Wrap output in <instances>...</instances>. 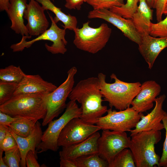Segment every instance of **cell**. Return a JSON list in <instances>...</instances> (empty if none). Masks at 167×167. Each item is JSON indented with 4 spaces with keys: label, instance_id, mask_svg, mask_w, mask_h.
<instances>
[{
    "label": "cell",
    "instance_id": "836d02e7",
    "mask_svg": "<svg viewBox=\"0 0 167 167\" xmlns=\"http://www.w3.org/2000/svg\"><path fill=\"white\" fill-rule=\"evenodd\" d=\"M167 3V0H156L154 6L156 19L158 22L162 20V16Z\"/></svg>",
    "mask_w": 167,
    "mask_h": 167
},
{
    "label": "cell",
    "instance_id": "7a4b0ae2",
    "mask_svg": "<svg viewBox=\"0 0 167 167\" xmlns=\"http://www.w3.org/2000/svg\"><path fill=\"white\" fill-rule=\"evenodd\" d=\"M48 94L25 93L14 95L0 105V111L14 117L36 122L43 119L46 115Z\"/></svg>",
    "mask_w": 167,
    "mask_h": 167
},
{
    "label": "cell",
    "instance_id": "8d00e7d4",
    "mask_svg": "<svg viewBox=\"0 0 167 167\" xmlns=\"http://www.w3.org/2000/svg\"><path fill=\"white\" fill-rule=\"evenodd\" d=\"M18 118L0 111V125L9 126Z\"/></svg>",
    "mask_w": 167,
    "mask_h": 167
},
{
    "label": "cell",
    "instance_id": "484cf974",
    "mask_svg": "<svg viewBox=\"0 0 167 167\" xmlns=\"http://www.w3.org/2000/svg\"><path fill=\"white\" fill-rule=\"evenodd\" d=\"M25 74L19 66L11 65L0 69V80L18 83L22 80Z\"/></svg>",
    "mask_w": 167,
    "mask_h": 167
},
{
    "label": "cell",
    "instance_id": "44dd1931",
    "mask_svg": "<svg viewBox=\"0 0 167 167\" xmlns=\"http://www.w3.org/2000/svg\"><path fill=\"white\" fill-rule=\"evenodd\" d=\"M138 8L131 19L138 33L142 36L149 34L153 10L146 0H139Z\"/></svg>",
    "mask_w": 167,
    "mask_h": 167
},
{
    "label": "cell",
    "instance_id": "4316f807",
    "mask_svg": "<svg viewBox=\"0 0 167 167\" xmlns=\"http://www.w3.org/2000/svg\"><path fill=\"white\" fill-rule=\"evenodd\" d=\"M139 0H126L125 4L120 6L113 7L109 10L112 12L127 19H131L136 11Z\"/></svg>",
    "mask_w": 167,
    "mask_h": 167
},
{
    "label": "cell",
    "instance_id": "7c38bea8",
    "mask_svg": "<svg viewBox=\"0 0 167 167\" xmlns=\"http://www.w3.org/2000/svg\"><path fill=\"white\" fill-rule=\"evenodd\" d=\"M88 17L104 19L116 27L125 36L138 45L141 42L142 36L137 32L131 19L125 18L106 9H93L89 12Z\"/></svg>",
    "mask_w": 167,
    "mask_h": 167
},
{
    "label": "cell",
    "instance_id": "60d3db41",
    "mask_svg": "<svg viewBox=\"0 0 167 167\" xmlns=\"http://www.w3.org/2000/svg\"><path fill=\"white\" fill-rule=\"evenodd\" d=\"M3 151L0 150V167H8L7 165L5 163L2 157V154Z\"/></svg>",
    "mask_w": 167,
    "mask_h": 167
},
{
    "label": "cell",
    "instance_id": "4dcf8cb0",
    "mask_svg": "<svg viewBox=\"0 0 167 167\" xmlns=\"http://www.w3.org/2000/svg\"><path fill=\"white\" fill-rule=\"evenodd\" d=\"M163 19L156 23H151L149 35L157 37H167V14Z\"/></svg>",
    "mask_w": 167,
    "mask_h": 167
},
{
    "label": "cell",
    "instance_id": "d4e9b609",
    "mask_svg": "<svg viewBox=\"0 0 167 167\" xmlns=\"http://www.w3.org/2000/svg\"><path fill=\"white\" fill-rule=\"evenodd\" d=\"M77 167H109V163L98 153L83 156L74 160Z\"/></svg>",
    "mask_w": 167,
    "mask_h": 167
},
{
    "label": "cell",
    "instance_id": "5b68a950",
    "mask_svg": "<svg viewBox=\"0 0 167 167\" xmlns=\"http://www.w3.org/2000/svg\"><path fill=\"white\" fill-rule=\"evenodd\" d=\"M89 23H84L81 28H77L74 31L73 43L79 49L95 54L105 46L110 37L112 29L105 23L94 28L90 26Z\"/></svg>",
    "mask_w": 167,
    "mask_h": 167
},
{
    "label": "cell",
    "instance_id": "f546056e",
    "mask_svg": "<svg viewBox=\"0 0 167 167\" xmlns=\"http://www.w3.org/2000/svg\"><path fill=\"white\" fill-rule=\"evenodd\" d=\"M93 9L110 8L120 6L124 3L123 0H87L86 2Z\"/></svg>",
    "mask_w": 167,
    "mask_h": 167
},
{
    "label": "cell",
    "instance_id": "9c48e42d",
    "mask_svg": "<svg viewBox=\"0 0 167 167\" xmlns=\"http://www.w3.org/2000/svg\"><path fill=\"white\" fill-rule=\"evenodd\" d=\"M107 114L99 118L95 123L101 130L121 132L130 131L134 128L143 114L130 107L117 111L112 108L108 109Z\"/></svg>",
    "mask_w": 167,
    "mask_h": 167
},
{
    "label": "cell",
    "instance_id": "3957f363",
    "mask_svg": "<svg viewBox=\"0 0 167 167\" xmlns=\"http://www.w3.org/2000/svg\"><path fill=\"white\" fill-rule=\"evenodd\" d=\"M100 88L104 98L110 108L123 110L130 107L131 103L139 92L141 84L139 82L128 83L119 79L115 74H112L111 79H114L112 83L106 81V75L102 73L98 74Z\"/></svg>",
    "mask_w": 167,
    "mask_h": 167
},
{
    "label": "cell",
    "instance_id": "7bdbcfd3",
    "mask_svg": "<svg viewBox=\"0 0 167 167\" xmlns=\"http://www.w3.org/2000/svg\"><path fill=\"white\" fill-rule=\"evenodd\" d=\"M163 14L166 15L167 14V6H166L164 11Z\"/></svg>",
    "mask_w": 167,
    "mask_h": 167
},
{
    "label": "cell",
    "instance_id": "74e56055",
    "mask_svg": "<svg viewBox=\"0 0 167 167\" xmlns=\"http://www.w3.org/2000/svg\"><path fill=\"white\" fill-rule=\"evenodd\" d=\"M60 167H77L74 160H70L60 157Z\"/></svg>",
    "mask_w": 167,
    "mask_h": 167
},
{
    "label": "cell",
    "instance_id": "d6a6232c",
    "mask_svg": "<svg viewBox=\"0 0 167 167\" xmlns=\"http://www.w3.org/2000/svg\"><path fill=\"white\" fill-rule=\"evenodd\" d=\"M17 146L16 141L9 130L2 142L0 143V150L5 152L14 148Z\"/></svg>",
    "mask_w": 167,
    "mask_h": 167
},
{
    "label": "cell",
    "instance_id": "7402d4cb",
    "mask_svg": "<svg viewBox=\"0 0 167 167\" xmlns=\"http://www.w3.org/2000/svg\"><path fill=\"white\" fill-rule=\"evenodd\" d=\"M41 5L45 10H49L55 15L54 18L55 22L57 23L59 21L64 24L62 27L64 29L74 31L77 28V20L76 18L69 14H66L63 12L60 8L55 6L51 0H35Z\"/></svg>",
    "mask_w": 167,
    "mask_h": 167
},
{
    "label": "cell",
    "instance_id": "d590c367",
    "mask_svg": "<svg viewBox=\"0 0 167 167\" xmlns=\"http://www.w3.org/2000/svg\"><path fill=\"white\" fill-rule=\"evenodd\" d=\"M87 0H66L65 6L69 10L81 9L82 5Z\"/></svg>",
    "mask_w": 167,
    "mask_h": 167
},
{
    "label": "cell",
    "instance_id": "f35d334b",
    "mask_svg": "<svg viewBox=\"0 0 167 167\" xmlns=\"http://www.w3.org/2000/svg\"><path fill=\"white\" fill-rule=\"evenodd\" d=\"M9 131V126L0 125V143L2 142Z\"/></svg>",
    "mask_w": 167,
    "mask_h": 167
},
{
    "label": "cell",
    "instance_id": "8992f818",
    "mask_svg": "<svg viewBox=\"0 0 167 167\" xmlns=\"http://www.w3.org/2000/svg\"><path fill=\"white\" fill-rule=\"evenodd\" d=\"M66 110L58 119L52 121L43 133L41 141L36 149L37 153L50 150L56 152L59 148L58 141L60 134L67 124L72 119L80 118L82 109L76 101L70 100L67 104Z\"/></svg>",
    "mask_w": 167,
    "mask_h": 167
},
{
    "label": "cell",
    "instance_id": "cb8c5ba5",
    "mask_svg": "<svg viewBox=\"0 0 167 167\" xmlns=\"http://www.w3.org/2000/svg\"><path fill=\"white\" fill-rule=\"evenodd\" d=\"M128 148L119 152L109 163V167H136L132 153Z\"/></svg>",
    "mask_w": 167,
    "mask_h": 167
},
{
    "label": "cell",
    "instance_id": "5bb4252c",
    "mask_svg": "<svg viewBox=\"0 0 167 167\" xmlns=\"http://www.w3.org/2000/svg\"><path fill=\"white\" fill-rule=\"evenodd\" d=\"M166 97V96L163 94L156 98L153 109L146 116L142 114L140 119L134 129L130 131V135L143 131H161L164 129L163 124L161 122L166 112L163 109Z\"/></svg>",
    "mask_w": 167,
    "mask_h": 167
},
{
    "label": "cell",
    "instance_id": "277c9868",
    "mask_svg": "<svg viewBox=\"0 0 167 167\" xmlns=\"http://www.w3.org/2000/svg\"><path fill=\"white\" fill-rule=\"evenodd\" d=\"M130 136L129 148L136 167H159L160 158L155 152V145L161 139L160 131H143Z\"/></svg>",
    "mask_w": 167,
    "mask_h": 167
},
{
    "label": "cell",
    "instance_id": "d6986e66",
    "mask_svg": "<svg viewBox=\"0 0 167 167\" xmlns=\"http://www.w3.org/2000/svg\"><path fill=\"white\" fill-rule=\"evenodd\" d=\"M9 130L15 138L21 152V159L20 165L21 167H26L25 157L27 152L32 150L37 155L36 149L41 142L43 133L41 124L37 121L30 134L24 137L17 135L10 128Z\"/></svg>",
    "mask_w": 167,
    "mask_h": 167
},
{
    "label": "cell",
    "instance_id": "ffe728a7",
    "mask_svg": "<svg viewBox=\"0 0 167 167\" xmlns=\"http://www.w3.org/2000/svg\"><path fill=\"white\" fill-rule=\"evenodd\" d=\"M27 0H10L6 11L11 22L10 28L16 33L23 36H30L24 24V15L27 8Z\"/></svg>",
    "mask_w": 167,
    "mask_h": 167
},
{
    "label": "cell",
    "instance_id": "ac0fdd59",
    "mask_svg": "<svg viewBox=\"0 0 167 167\" xmlns=\"http://www.w3.org/2000/svg\"><path fill=\"white\" fill-rule=\"evenodd\" d=\"M138 49L151 69L160 53L167 47V37H156L149 34L142 36Z\"/></svg>",
    "mask_w": 167,
    "mask_h": 167
},
{
    "label": "cell",
    "instance_id": "8fae6325",
    "mask_svg": "<svg viewBox=\"0 0 167 167\" xmlns=\"http://www.w3.org/2000/svg\"><path fill=\"white\" fill-rule=\"evenodd\" d=\"M101 130L96 125L87 123L80 118L71 120L61 132L58 138L59 147L68 146L82 142Z\"/></svg>",
    "mask_w": 167,
    "mask_h": 167
},
{
    "label": "cell",
    "instance_id": "603a6c76",
    "mask_svg": "<svg viewBox=\"0 0 167 167\" xmlns=\"http://www.w3.org/2000/svg\"><path fill=\"white\" fill-rule=\"evenodd\" d=\"M36 122L22 118H18L9 126L17 135L21 137L28 136L33 129Z\"/></svg>",
    "mask_w": 167,
    "mask_h": 167
},
{
    "label": "cell",
    "instance_id": "ee69618b",
    "mask_svg": "<svg viewBox=\"0 0 167 167\" xmlns=\"http://www.w3.org/2000/svg\"><path fill=\"white\" fill-rule=\"evenodd\" d=\"M166 6H167V4H166Z\"/></svg>",
    "mask_w": 167,
    "mask_h": 167
},
{
    "label": "cell",
    "instance_id": "e0dca14e",
    "mask_svg": "<svg viewBox=\"0 0 167 167\" xmlns=\"http://www.w3.org/2000/svg\"><path fill=\"white\" fill-rule=\"evenodd\" d=\"M57 88L53 83L45 80L39 75L25 74L22 80L18 84L13 96L25 93L48 94Z\"/></svg>",
    "mask_w": 167,
    "mask_h": 167
},
{
    "label": "cell",
    "instance_id": "ab89813d",
    "mask_svg": "<svg viewBox=\"0 0 167 167\" xmlns=\"http://www.w3.org/2000/svg\"><path fill=\"white\" fill-rule=\"evenodd\" d=\"M10 5V0H0V11H1L8 10Z\"/></svg>",
    "mask_w": 167,
    "mask_h": 167
},
{
    "label": "cell",
    "instance_id": "9a60e30c",
    "mask_svg": "<svg viewBox=\"0 0 167 167\" xmlns=\"http://www.w3.org/2000/svg\"><path fill=\"white\" fill-rule=\"evenodd\" d=\"M161 91L160 85L154 80H148L141 85L140 90L132 101L131 107L140 113L152 108L153 102Z\"/></svg>",
    "mask_w": 167,
    "mask_h": 167
},
{
    "label": "cell",
    "instance_id": "1f68e13d",
    "mask_svg": "<svg viewBox=\"0 0 167 167\" xmlns=\"http://www.w3.org/2000/svg\"><path fill=\"white\" fill-rule=\"evenodd\" d=\"M164 129L165 130V137L163 143L162 153L159 161L160 167H167V112L162 120Z\"/></svg>",
    "mask_w": 167,
    "mask_h": 167
},
{
    "label": "cell",
    "instance_id": "4fadbf2b",
    "mask_svg": "<svg viewBox=\"0 0 167 167\" xmlns=\"http://www.w3.org/2000/svg\"><path fill=\"white\" fill-rule=\"evenodd\" d=\"M45 10L35 0H30L25 11L24 18L30 36H38L48 29L49 22L45 15Z\"/></svg>",
    "mask_w": 167,
    "mask_h": 167
},
{
    "label": "cell",
    "instance_id": "ba28073f",
    "mask_svg": "<svg viewBox=\"0 0 167 167\" xmlns=\"http://www.w3.org/2000/svg\"><path fill=\"white\" fill-rule=\"evenodd\" d=\"M77 71L75 66L70 68L67 72V77L65 80L54 91L48 94L47 112L43 120L42 126L48 124L66 108V101L74 87L75 76Z\"/></svg>",
    "mask_w": 167,
    "mask_h": 167
},
{
    "label": "cell",
    "instance_id": "e575fe53",
    "mask_svg": "<svg viewBox=\"0 0 167 167\" xmlns=\"http://www.w3.org/2000/svg\"><path fill=\"white\" fill-rule=\"evenodd\" d=\"M37 156L32 151H29L25 157V162L27 167H39L40 165L37 161Z\"/></svg>",
    "mask_w": 167,
    "mask_h": 167
},
{
    "label": "cell",
    "instance_id": "2e32d148",
    "mask_svg": "<svg viewBox=\"0 0 167 167\" xmlns=\"http://www.w3.org/2000/svg\"><path fill=\"white\" fill-rule=\"evenodd\" d=\"M100 136L97 131L82 142L63 147L62 150L59 152L60 157L74 160L83 156L98 153L97 142Z\"/></svg>",
    "mask_w": 167,
    "mask_h": 167
},
{
    "label": "cell",
    "instance_id": "30bf717a",
    "mask_svg": "<svg viewBox=\"0 0 167 167\" xmlns=\"http://www.w3.org/2000/svg\"><path fill=\"white\" fill-rule=\"evenodd\" d=\"M131 139L126 132L102 130L97 142L98 153L109 163L122 150L129 148Z\"/></svg>",
    "mask_w": 167,
    "mask_h": 167
},
{
    "label": "cell",
    "instance_id": "83f0119b",
    "mask_svg": "<svg viewBox=\"0 0 167 167\" xmlns=\"http://www.w3.org/2000/svg\"><path fill=\"white\" fill-rule=\"evenodd\" d=\"M18 84L0 81V105L8 101L13 96Z\"/></svg>",
    "mask_w": 167,
    "mask_h": 167
},
{
    "label": "cell",
    "instance_id": "6da1fadb",
    "mask_svg": "<svg viewBox=\"0 0 167 167\" xmlns=\"http://www.w3.org/2000/svg\"><path fill=\"white\" fill-rule=\"evenodd\" d=\"M97 77H92L80 81L74 87L68 98L81 105L80 118L85 122L95 124L97 120L107 113Z\"/></svg>",
    "mask_w": 167,
    "mask_h": 167
},
{
    "label": "cell",
    "instance_id": "f1b7e54d",
    "mask_svg": "<svg viewBox=\"0 0 167 167\" xmlns=\"http://www.w3.org/2000/svg\"><path fill=\"white\" fill-rule=\"evenodd\" d=\"M3 158L8 167H19L21 156L18 146L13 149L5 152V156Z\"/></svg>",
    "mask_w": 167,
    "mask_h": 167
},
{
    "label": "cell",
    "instance_id": "b9f144b4",
    "mask_svg": "<svg viewBox=\"0 0 167 167\" xmlns=\"http://www.w3.org/2000/svg\"><path fill=\"white\" fill-rule=\"evenodd\" d=\"M148 4L151 8H154L156 0H146Z\"/></svg>",
    "mask_w": 167,
    "mask_h": 167
},
{
    "label": "cell",
    "instance_id": "52a82bcc",
    "mask_svg": "<svg viewBox=\"0 0 167 167\" xmlns=\"http://www.w3.org/2000/svg\"><path fill=\"white\" fill-rule=\"evenodd\" d=\"M48 13L51 22L50 27L42 34L29 41H27L26 39L30 38L29 36H23L19 42L11 45L10 48L13 52L22 51L26 48L30 47L35 42L41 40H47L53 42L51 45L47 43L45 45L47 50L52 54H64L66 52V46L67 42L65 38L66 30L59 28L52 15Z\"/></svg>",
    "mask_w": 167,
    "mask_h": 167
}]
</instances>
